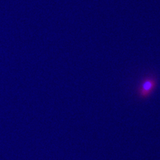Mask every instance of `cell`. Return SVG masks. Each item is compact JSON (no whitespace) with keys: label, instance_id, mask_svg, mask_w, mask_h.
<instances>
[{"label":"cell","instance_id":"obj_1","mask_svg":"<svg viewBox=\"0 0 160 160\" xmlns=\"http://www.w3.org/2000/svg\"><path fill=\"white\" fill-rule=\"evenodd\" d=\"M158 84V80L153 76H147L143 79L138 88V94L140 98L146 99L155 91Z\"/></svg>","mask_w":160,"mask_h":160}]
</instances>
